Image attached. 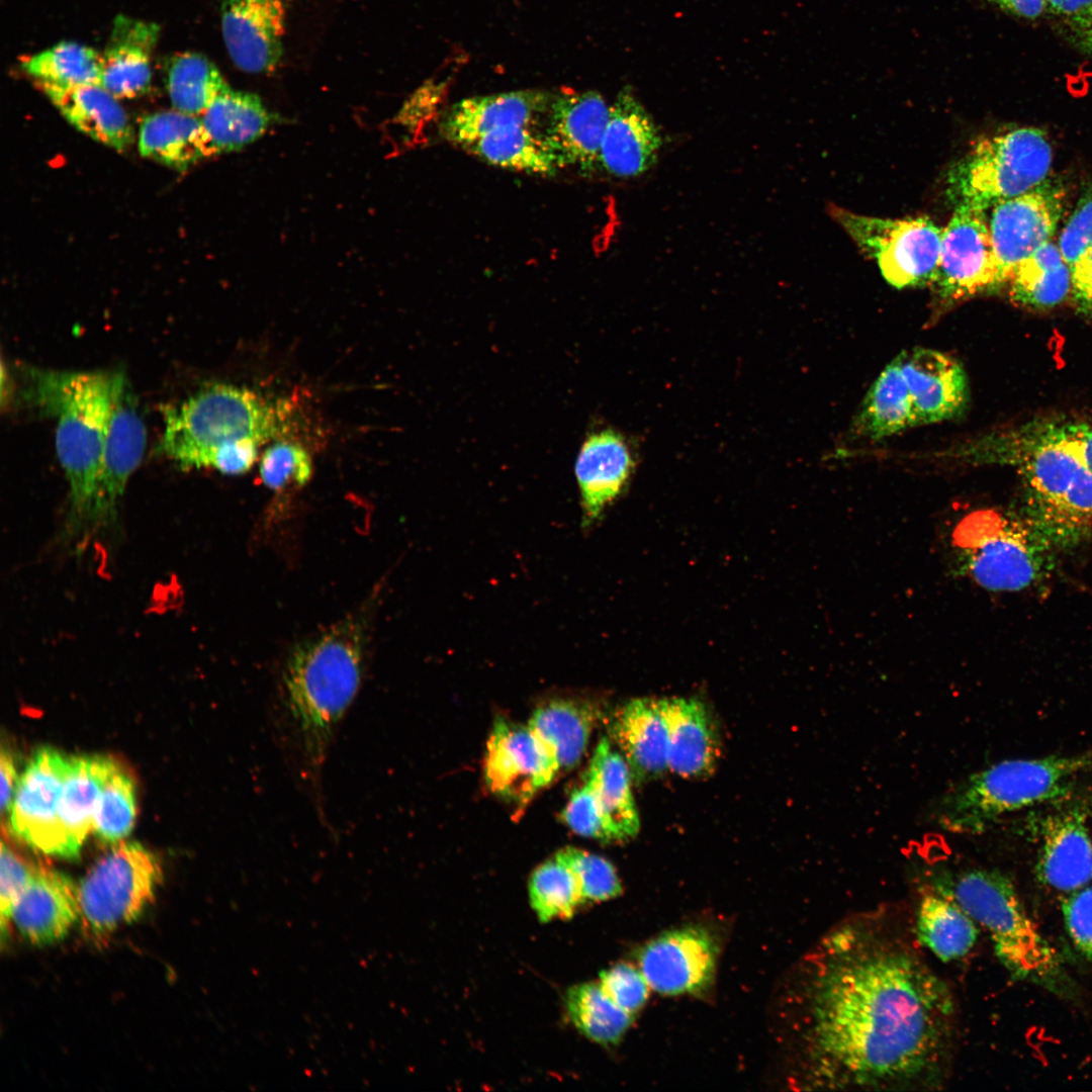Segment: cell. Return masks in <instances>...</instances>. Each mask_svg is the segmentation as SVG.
Returning a JSON list of instances; mask_svg holds the SVG:
<instances>
[{
	"mask_svg": "<svg viewBox=\"0 0 1092 1092\" xmlns=\"http://www.w3.org/2000/svg\"><path fill=\"white\" fill-rule=\"evenodd\" d=\"M850 917L803 962L795 989L801 1084L819 1090L935 1089L946 1079L957 1003L906 931Z\"/></svg>",
	"mask_w": 1092,
	"mask_h": 1092,
	"instance_id": "1",
	"label": "cell"
},
{
	"mask_svg": "<svg viewBox=\"0 0 1092 1092\" xmlns=\"http://www.w3.org/2000/svg\"><path fill=\"white\" fill-rule=\"evenodd\" d=\"M364 623L350 616L293 648L282 670L277 712L300 782L322 808V780L364 671Z\"/></svg>",
	"mask_w": 1092,
	"mask_h": 1092,
	"instance_id": "2",
	"label": "cell"
},
{
	"mask_svg": "<svg viewBox=\"0 0 1092 1092\" xmlns=\"http://www.w3.org/2000/svg\"><path fill=\"white\" fill-rule=\"evenodd\" d=\"M24 397L57 420L56 450L69 483L64 539L80 546L93 532V500L99 460L121 373L25 370Z\"/></svg>",
	"mask_w": 1092,
	"mask_h": 1092,
	"instance_id": "3",
	"label": "cell"
},
{
	"mask_svg": "<svg viewBox=\"0 0 1092 1092\" xmlns=\"http://www.w3.org/2000/svg\"><path fill=\"white\" fill-rule=\"evenodd\" d=\"M287 405L243 387L208 386L165 410L161 452L184 468L245 473L262 444L287 432Z\"/></svg>",
	"mask_w": 1092,
	"mask_h": 1092,
	"instance_id": "4",
	"label": "cell"
},
{
	"mask_svg": "<svg viewBox=\"0 0 1092 1092\" xmlns=\"http://www.w3.org/2000/svg\"><path fill=\"white\" fill-rule=\"evenodd\" d=\"M990 439L984 452L1021 477L1023 517L1055 548L1082 540L1092 526V473L1084 464L1027 424Z\"/></svg>",
	"mask_w": 1092,
	"mask_h": 1092,
	"instance_id": "5",
	"label": "cell"
},
{
	"mask_svg": "<svg viewBox=\"0 0 1092 1092\" xmlns=\"http://www.w3.org/2000/svg\"><path fill=\"white\" fill-rule=\"evenodd\" d=\"M934 890L951 898L984 928L1010 974L1052 990L1066 983L1063 960L1027 913L1010 879L996 870L944 873Z\"/></svg>",
	"mask_w": 1092,
	"mask_h": 1092,
	"instance_id": "6",
	"label": "cell"
},
{
	"mask_svg": "<svg viewBox=\"0 0 1092 1092\" xmlns=\"http://www.w3.org/2000/svg\"><path fill=\"white\" fill-rule=\"evenodd\" d=\"M1092 753L997 762L956 785L940 799L938 824L954 833H981L1000 817L1067 798Z\"/></svg>",
	"mask_w": 1092,
	"mask_h": 1092,
	"instance_id": "7",
	"label": "cell"
},
{
	"mask_svg": "<svg viewBox=\"0 0 1092 1092\" xmlns=\"http://www.w3.org/2000/svg\"><path fill=\"white\" fill-rule=\"evenodd\" d=\"M1052 145L1039 128L1017 127L979 141L949 169L952 203L989 210L1048 179Z\"/></svg>",
	"mask_w": 1092,
	"mask_h": 1092,
	"instance_id": "8",
	"label": "cell"
},
{
	"mask_svg": "<svg viewBox=\"0 0 1092 1092\" xmlns=\"http://www.w3.org/2000/svg\"><path fill=\"white\" fill-rule=\"evenodd\" d=\"M953 537L968 553L973 579L990 590L1029 587L1053 565L1055 547L1024 517L977 511L961 522Z\"/></svg>",
	"mask_w": 1092,
	"mask_h": 1092,
	"instance_id": "9",
	"label": "cell"
},
{
	"mask_svg": "<svg viewBox=\"0 0 1092 1092\" xmlns=\"http://www.w3.org/2000/svg\"><path fill=\"white\" fill-rule=\"evenodd\" d=\"M162 881L159 858L138 842L116 843L78 887L80 920L87 939L105 946L121 925L135 920Z\"/></svg>",
	"mask_w": 1092,
	"mask_h": 1092,
	"instance_id": "10",
	"label": "cell"
},
{
	"mask_svg": "<svg viewBox=\"0 0 1092 1092\" xmlns=\"http://www.w3.org/2000/svg\"><path fill=\"white\" fill-rule=\"evenodd\" d=\"M831 214L897 288L932 284L943 228L926 217L883 218L833 205Z\"/></svg>",
	"mask_w": 1092,
	"mask_h": 1092,
	"instance_id": "11",
	"label": "cell"
},
{
	"mask_svg": "<svg viewBox=\"0 0 1092 1092\" xmlns=\"http://www.w3.org/2000/svg\"><path fill=\"white\" fill-rule=\"evenodd\" d=\"M1063 188L1046 179L1031 190L991 208L989 230L998 270V286L1015 268L1051 241L1064 209Z\"/></svg>",
	"mask_w": 1092,
	"mask_h": 1092,
	"instance_id": "12",
	"label": "cell"
},
{
	"mask_svg": "<svg viewBox=\"0 0 1092 1092\" xmlns=\"http://www.w3.org/2000/svg\"><path fill=\"white\" fill-rule=\"evenodd\" d=\"M558 772L554 759L528 725L495 720L483 765L486 787L494 796L522 809Z\"/></svg>",
	"mask_w": 1092,
	"mask_h": 1092,
	"instance_id": "13",
	"label": "cell"
},
{
	"mask_svg": "<svg viewBox=\"0 0 1092 1092\" xmlns=\"http://www.w3.org/2000/svg\"><path fill=\"white\" fill-rule=\"evenodd\" d=\"M985 210L957 205L943 228L933 284L941 296L959 299L998 287V270Z\"/></svg>",
	"mask_w": 1092,
	"mask_h": 1092,
	"instance_id": "14",
	"label": "cell"
},
{
	"mask_svg": "<svg viewBox=\"0 0 1092 1092\" xmlns=\"http://www.w3.org/2000/svg\"><path fill=\"white\" fill-rule=\"evenodd\" d=\"M70 757L39 748L16 785L10 808L12 832L46 854L63 857L58 806Z\"/></svg>",
	"mask_w": 1092,
	"mask_h": 1092,
	"instance_id": "15",
	"label": "cell"
},
{
	"mask_svg": "<svg viewBox=\"0 0 1092 1092\" xmlns=\"http://www.w3.org/2000/svg\"><path fill=\"white\" fill-rule=\"evenodd\" d=\"M718 944L710 931L687 926L662 933L638 953L648 985L665 995L700 994L714 979Z\"/></svg>",
	"mask_w": 1092,
	"mask_h": 1092,
	"instance_id": "16",
	"label": "cell"
},
{
	"mask_svg": "<svg viewBox=\"0 0 1092 1092\" xmlns=\"http://www.w3.org/2000/svg\"><path fill=\"white\" fill-rule=\"evenodd\" d=\"M146 427L126 379L114 401L96 478L92 530L115 520L126 483L140 465L146 447Z\"/></svg>",
	"mask_w": 1092,
	"mask_h": 1092,
	"instance_id": "17",
	"label": "cell"
},
{
	"mask_svg": "<svg viewBox=\"0 0 1092 1092\" xmlns=\"http://www.w3.org/2000/svg\"><path fill=\"white\" fill-rule=\"evenodd\" d=\"M286 0H222L221 31L233 63L248 73H269L282 57Z\"/></svg>",
	"mask_w": 1092,
	"mask_h": 1092,
	"instance_id": "18",
	"label": "cell"
},
{
	"mask_svg": "<svg viewBox=\"0 0 1092 1092\" xmlns=\"http://www.w3.org/2000/svg\"><path fill=\"white\" fill-rule=\"evenodd\" d=\"M1083 809L1051 813L1037 823L1036 875L1046 887L1073 893L1092 881V840Z\"/></svg>",
	"mask_w": 1092,
	"mask_h": 1092,
	"instance_id": "19",
	"label": "cell"
},
{
	"mask_svg": "<svg viewBox=\"0 0 1092 1092\" xmlns=\"http://www.w3.org/2000/svg\"><path fill=\"white\" fill-rule=\"evenodd\" d=\"M610 107L596 91L564 92L551 100L545 136L563 165L590 173L600 165Z\"/></svg>",
	"mask_w": 1092,
	"mask_h": 1092,
	"instance_id": "20",
	"label": "cell"
},
{
	"mask_svg": "<svg viewBox=\"0 0 1092 1092\" xmlns=\"http://www.w3.org/2000/svg\"><path fill=\"white\" fill-rule=\"evenodd\" d=\"M896 359L910 392L916 424L945 421L963 411L968 397L967 379L952 357L915 348Z\"/></svg>",
	"mask_w": 1092,
	"mask_h": 1092,
	"instance_id": "21",
	"label": "cell"
},
{
	"mask_svg": "<svg viewBox=\"0 0 1092 1092\" xmlns=\"http://www.w3.org/2000/svg\"><path fill=\"white\" fill-rule=\"evenodd\" d=\"M661 145V134L651 115L631 89H623L610 107L601 167L616 177H637L656 162Z\"/></svg>",
	"mask_w": 1092,
	"mask_h": 1092,
	"instance_id": "22",
	"label": "cell"
},
{
	"mask_svg": "<svg viewBox=\"0 0 1092 1092\" xmlns=\"http://www.w3.org/2000/svg\"><path fill=\"white\" fill-rule=\"evenodd\" d=\"M549 96L536 90L514 91L462 99L441 122V133L462 149L480 136L510 126L532 127L549 109Z\"/></svg>",
	"mask_w": 1092,
	"mask_h": 1092,
	"instance_id": "23",
	"label": "cell"
},
{
	"mask_svg": "<svg viewBox=\"0 0 1092 1092\" xmlns=\"http://www.w3.org/2000/svg\"><path fill=\"white\" fill-rule=\"evenodd\" d=\"M633 469L630 447L619 432L604 429L585 438L574 467L584 527L598 521L606 507L618 497Z\"/></svg>",
	"mask_w": 1092,
	"mask_h": 1092,
	"instance_id": "24",
	"label": "cell"
},
{
	"mask_svg": "<svg viewBox=\"0 0 1092 1092\" xmlns=\"http://www.w3.org/2000/svg\"><path fill=\"white\" fill-rule=\"evenodd\" d=\"M668 738V770L686 779L713 774L720 756V739L706 706L694 698L656 700Z\"/></svg>",
	"mask_w": 1092,
	"mask_h": 1092,
	"instance_id": "25",
	"label": "cell"
},
{
	"mask_svg": "<svg viewBox=\"0 0 1092 1092\" xmlns=\"http://www.w3.org/2000/svg\"><path fill=\"white\" fill-rule=\"evenodd\" d=\"M78 919V887L67 875L41 866L12 914V921L22 936L40 945L64 937Z\"/></svg>",
	"mask_w": 1092,
	"mask_h": 1092,
	"instance_id": "26",
	"label": "cell"
},
{
	"mask_svg": "<svg viewBox=\"0 0 1092 1092\" xmlns=\"http://www.w3.org/2000/svg\"><path fill=\"white\" fill-rule=\"evenodd\" d=\"M609 738L637 783L668 770L667 729L656 700L633 699L616 710L609 723Z\"/></svg>",
	"mask_w": 1092,
	"mask_h": 1092,
	"instance_id": "27",
	"label": "cell"
},
{
	"mask_svg": "<svg viewBox=\"0 0 1092 1092\" xmlns=\"http://www.w3.org/2000/svg\"><path fill=\"white\" fill-rule=\"evenodd\" d=\"M77 129L117 151L133 141L132 126L111 93L99 84L58 86L35 82Z\"/></svg>",
	"mask_w": 1092,
	"mask_h": 1092,
	"instance_id": "28",
	"label": "cell"
},
{
	"mask_svg": "<svg viewBox=\"0 0 1092 1092\" xmlns=\"http://www.w3.org/2000/svg\"><path fill=\"white\" fill-rule=\"evenodd\" d=\"M158 35L159 26L154 23L117 17L102 55L99 85L117 99L145 94L151 84V53Z\"/></svg>",
	"mask_w": 1092,
	"mask_h": 1092,
	"instance_id": "29",
	"label": "cell"
},
{
	"mask_svg": "<svg viewBox=\"0 0 1092 1092\" xmlns=\"http://www.w3.org/2000/svg\"><path fill=\"white\" fill-rule=\"evenodd\" d=\"M110 757H70L58 806L64 858H77L87 834L93 830L103 779Z\"/></svg>",
	"mask_w": 1092,
	"mask_h": 1092,
	"instance_id": "30",
	"label": "cell"
},
{
	"mask_svg": "<svg viewBox=\"0 0 1092 1092\" xmlns=\"http://www.w3.org/2000/svg\"><path fill=\"white\" fill-rule=\"evenodd\" d=\"M590 702L558 698L535 709L528 727L554 759L559 771L578 764L600 717Z\"/></svg>",
	"mask_w": 1092,
	"mask_h": 1092,
	"instance_id": "31",
	"label": "cell"
},
{
	"mask_svg": "<svg viewBox=\"0 0 1092 1092\" xmlns=\"http://www.w3.org/2000/svg\"><path fill=\"white\" fill-rule=\"evenodd\" d=\"M632 780L622 754L614 749L609 737H603L594 750L584 782L590 786L615 841L630 839L639 832Z\"/></svg>",
	"mask_w": 1092,
	"mask_h": 1092,
	"instance_id": "32",
	"label": "cell"
},
{
	"mask_svg": "<svg viewBox=\"0 0 1092 1092\" xmlns=\"http://www.w3.org/2000/svg\"><path fill=\"white\" fill-rule=\"evenodd\" d=\"M139 149L142 156L179 171L217 154L201 118L178 110L147 116L141 124Z\"/></svg>",
	"mask_w": 1092,
	"mask_h": 1092,
	"instance_id": "33",
	"label": "cell"
},
{
	"mask_svg": "<svg viewBox=\"0 0 1092 1092\" xmlns=\"http://www.w3.org/2000/svg\"><path fill=\"white\" fill-rule=\"evenodd\" d=\"M914 934L920 945L947 963L970 952L978 938V925L951 898L932 890L918 904Z\"/></svg>",
	"mask_w": 1092,
	"mask_h": 1092,
	"instance_id": "34",
	"label": "cell"
},
{
	"mask_svg": "<svg viewBox=\"0 0 1092 1092\" xmlns=\"http://www.w3.org/2000/svg\"><path fill=\"white\" fill-rule=\"evenodd\" d=\"M463 149L491 165L534 175L552 176L564 167L545 133L529 126L491 131Z\"/></svg>",
	"mask_w": 1092,
	"mask_h": 1092,
	"instance_id": "35",
	"label": "cell"
},
{
	"mask_svg": "<svg viewBox=\"0 0 1092 1092\" xmlns=\"http://www.w3.org/2000/svg\"><path fill=\"white\" fill-rule=\"evenodd\" d=\"M201 115L217 154L243 149L261 138L272 122L257 95L234 91L230 87Z\"/></svg>",
	"mask_w": 1092,
	"mask_h": 1092,
	"instance_id": "36",
	"label": "cell"
},
{
	"mask_svg": "<svg viewBox=\"0 0 1092 1092\" xmlns=\"http://www.w3.org/2000/svg\"><path fill=\"white\" fill-rule=\"evenodd\" d=\"M1009 282L1011 298L1018 304L1052 308L1071 293V269L1059 245L1051 240L1015 268Z\"/></svg>",
	"mask_w": 1092,
	"mask_h": 1092,
	"instance_id": "37",
	"label": "cell"
},
{
	"mask_svg": "<svg viewBox=\"0 0 1092 1092\" xmlns=\"http://www.w3.org/2000/svg\"><path fill=\"white\" fill-rule=\"evenodd\" d=\"M854 424L858 434L873 440L916 425L910 392L896 358L872 385Z\"/></svg>",
	"mask_w": 1092,
	"mask_h": 1092,
	"instance_id": "38",
	"label": "cell"
},
{
	"mask_svg": "<svg viewBox=\"0 0 1092 1092\" xmlns=\"http://www.w3.org/2000/svg\"><path fill=\"white\" fill-rule=\"evenodd\" d=\"M565 1006L574 1026L584 1036L603 1045L618 1043L633 1019L632 1014L620 1008L596 983L571 987L566 993Z\"/></svg>",
	"mask_w": 1092,
	"mask_h": 1092,
	"instance_id": "39",
	"label": "cell"
},
{
	"mask_svg": "<svg viewBox=\"0 0 1092 1092\" xmlns=\"http://www.w3.org/2000/svg\"><path fill=\"white\" fill-rule=\"evenodd\" d=\"M21 66L35 82L58 86L99 84L102 55L74 41H62L23 58Z\"/></svg>",
	"mask_w": 1092,
	"mask_h": 1092,
	"instance_id": "40",
	"label": "cell"
},
{
	"mask_svg": "<svg viewBox=\"0 0 1092 1092\" xmlns=\"http://www.w3.org/2000/svg\"><path fill=\"white\" fill-rule=\"evenodd\" d=\"M216 67L196 53H184L171 61L167 89L175 110L202 114L228 88Z\"/></svg>",
	"mask_w": 1092,
	"mask_h": 1092,
	"instance_id": "41",
	"label": "cell"
},
{
	"mask_svg": "<svg viewBox=\"0 0 1092 1092\" xmlns=\"http://www.w3.org/2000/svg\"><path fill=\"white\" fill-rule=\"evenodd\" d=\"M134 783L119 762L110 757L94 819L93 830L104 844H116L132 829L135 820Z\"/></svg>",
	"mask_w": 1092,
	"mask_h": 1092,
	"instance_id": "42",
	"label": "cell"
},
{
	"mask_svg": "<svg viewBox=\"0 0 1092 1092\" xmlns=\"http://www.w3.org/2000/svg\"><path fill=\"white\" fill-rule=\"evenodd\" d=\"M528 888L531 906L542 922L570 918L584 903L572 873L556 856L534 870Z\"/></svg>",
	"mask_w": 1092,
	"mask_h": 1092,
	"instance_id": "43",
	"label": "cell"
},
{
	"mask_svg": "<svg viewBox=\"0 0 1092 1092\" xmlns=\"http://www.w3.org/2000/svg\"><path fill=\"white\" fill-rule=\"evenodd\" d=\"M572 873L584 902H601L615 898L622 886L613 864L595 853L572 846L555 855Z\"/></svg>",
	"mask_w": 1092,
	"mask_h": 1092,
	"instance_id": "44",
	"label": "cell"
},
{
	"mask_svg": "<svg viewBox=\"0 0 1092 1092\" xmlns=\"http://www.w3.org/2000/svg\"><path fill=\"white\" fill-rule=\"evenodd\" d=\"M259 469L266 486L281 490L289 485L306 484L312 474V462L302 446L279 441L265 450Z\"/></svg>",
	"mask_w": 1092,
	"mask_h": 1092,
	"instance_id": "45",
	"label": "cell"
},
{
	"mask_svg": "<svg viewBox=\"0 0 1092 1092\" xmlns=\"http://www.w3.org/2000/svg\"><path fill=\"white\" fill-rule=\"evenodd\" d=\"M1 930L12 921L14 907L40 866L26 859L6 841L1 843Z\"/></svg>",
	"mask_w": 1092,
	"mask_h": 1092,
	"instance_id": "46",
	"label": "cell"
},
{
	"mask_svg": "<svg viewBox=\"0 0 1092 1092\" xmlns=\"http://www.w3.org/2000/svg\"><path fill=\"white\" fill-rule=\"evenodd\" d=\"M560 818L578 835L606 842L615 841L596 796L586 782L571 793Z\"/></svg>",
	"mask_w": 1092,
	"mask_h": 1092,
	"instance_id": "47",
	"label": "cell"
},
{
	"mask_svg": "<svg viewBox=\"0 0 1092 1092\" xmlns=\"http://www.w3.org/2000/svg\"><path fill=\"white\" fill-rule=\"evenodd\" d=\"M599 984L620 1008L632 1015L642 1008L648 997L646 979L640 970L628 964H617L603 971Z\"/></svg>",
	"mask_w": 1092,
	"mask_h": 1092,
	"instance_id": "48",
	"label": "cell"
},
{
	"mask_svg": "<svg viewBox=\"0 0 1092 1092\" xmlns=\"http://www.w3.org/2000/svg\"><path fill=\"white\" fill-rule=\"evenodd\" d=\"M1029 427L1041 438L1073 455L1092 473V425L1065 420H1035Z\"/></svg>",
	"mask_w": 1092,
	"mask_h": 1092,
	"instance_id": "49",
	"label": "cell"
},
{
	"mask_svg": "<svg viewBox=\"0 0 1092 1092\" xmlns=\"http://www.w3.org/2000/svg\"><path fill=\"white\" fill-rule=\"evenodd\" d=\"M1062 912L1069 936L1092 963V886L1070 893L1062 904Z\"/></svg>",
	"mask_w": 1092,
	"mask_h": 1092,
	"instance_id": "50",
	"label": "cell"
},
{
	"mask_svg": "<svg viewBox=\"0 0 1092 1092\" xmlns=\"http://www.w3.org/2000/svg\"><path fill=\"white\" fill-rule=\"evenodd\" d=\"M1092 243V190L1084 194L1062 230L1059 248L1069 266Z\"/></svg>",
	"mask_w": 1092,
	"mask_h": 1092,
	"instance_id": "51",
	"label": "cell"
},
{
	"mask_svg": "<svg viewBox=\"0 0 1092 1092\" xmlns=\"http://www.w3.org/2000/svg\"><path fill=\"white\" fill-rule=\"evenodd\" d=\"M1071 297L1077 310L1092 321V243L1070 266Z\"/></svg>",
	"mask_w": 1092,
	"mask_h": 1092,
	"instance_id": "52",
	"label": "cell"
},
{
	"mask_svg": "<svg viewBox=\"0 0 1092 1092\" xmlns=\"http://www.w3.org/2000/svg\"><path fill=\"white\" fill-rule=\"evenodd\" d=\"M1046 8L1068 19L1072 28L1084 22L1092 11V0H1045Z\"/></svg>",
	"mask_w": 1092,
	"mask_h": 1092,
	"instance_id": "53",
	"label": "cell"
},
{
	"mask_svg": "<svg viewBox=\"0 0 1092 1092\" xmlns=\"http://www.w3.org/2000/svg\"><path fill=\"white\" fill-rule=\"evenodd\" d=\"M0 768H1V791H0L1 798H0V801H1V811L4 813L7 810L10 811L12 801H13V797H14V793H15L14 788H15V785H17L16 784V767H15L14 757H13L11 751H9L8 749H5L4 747L1 750Z\"/></svg>",
	"mask_w": 1092,
	"mask_h": 1092,
	"instance_id": "54",
	"label": "cell"
},
{
	"mask_svg": "<svg viewBox=\"0 0 1092 1092\" xmlns=\"http://www.w3.org/2000/svg\"><path fill=\"white\" fill-rule=\"evenodd\" d=\"M994 6L1006 11L1009 14L1026 18L1035 19L1039 17L1046 8L1045 0H986Z\"/></svg>",
	"mask_w": 1092,
	"mask_h": 1092,
	"instance_id": "55",
	"label": "cell"
},
{
	"mask_svg": "<svg viewBox=\"0 0 1092 1092\" xmlns=\"http://www.w3.org/2000/svg\"><path fill=\"white\" fill-rule=\"evenodd\" d=\"M1073 30L1076 32L1080 44L1092 54V21Z\"/></svg>",
	"mask_w": 1092,
	"mask_h": 1092,
	"instance_id": "56",
	"label": "cell"
},
{
	"mask_svg": "<svg viewBox=\"0 0 1092 1092\" xmlns=\"http://www.w3.org/2000/svg\"><path fill=\"white\" fill-rule=\"evenodd\" d=\"M1091 21H1092V11H1091L1090 15L1088 16V18H1087V19H1086V20H1085L1084 22H1082L1081 24L1077 25L1076 27H1073V29H1076V28H1078V27H1080V26H1082V25H1084V24H1086V23H1088V22H1091Z\"/></svg>",
	"mask_w": 1092,
	"mask_h": 1092,
	"instance_id": "57",
	"label": "cell"
}]
</instances>
